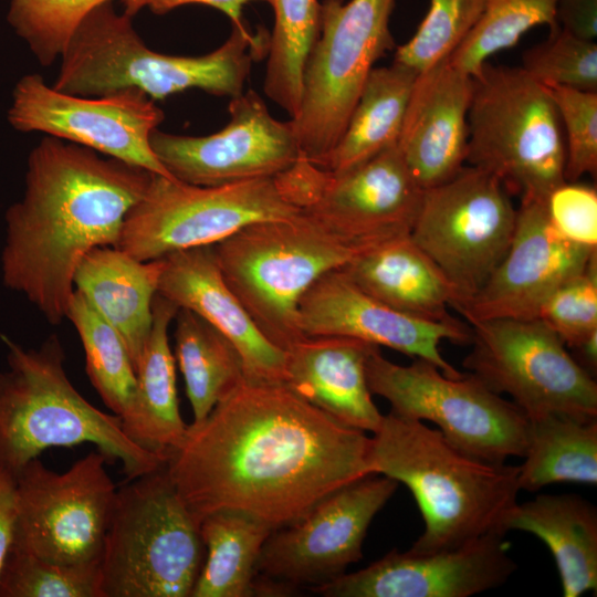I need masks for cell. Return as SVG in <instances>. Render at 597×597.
Listing matches in <instances>:
<instances>
[{
  "instance_id": "obj_27",
  "label": "cell",
  "mask_w": 597,
  "mask_h": 597,
  "mask_svg": "<svg viewBox=\"0 0 597 597\" xmlns=\"http://www.w3.org/2000/svg\"><path fill=\"white\" fill-rule=\"evenodd\" d=\"M178 306L157 293L150 335L136 366L132 402L121 417L126 436L139 447L168 457L185 438L176 386V359L168 329Z\"/></svg>"
},
{
  "instance_id": "obj_5",
  "label": "cell",
  "mask_w": 597,
  "mask_h": 597,
  "mask_svg": "<svg viewBox=\"0 0 597 597\" xmlns=\"http://www.w3.org/2000/svg\"><path fill=\"white\" fill-rule=\"evenodd\" d=\"M1 339L7 368L0 370V470L17 476L46 449L82 443H93L108 460L121 461L127 480L167 463L168 457L130 440L119 416L100 410L77 391L56 335L35 348L6 335Z\"/></svg>"
},
{
  "instance_id": "obj_4",
  "label": "cell",
  "mask_w": 597,
  "mask_h": 597,
  "mask_svg": "<svg viewBox=\"0 0 597 597\" xmlns=\"http://www.w3.org/2000/svg\"><path fill=\"white\" fill-rule=\"evenodd\" d=\"M263 40L235 27L214 51L199 56L163 54L138 35L132 17L117 13L112 1L93 8L77 24L60 57L53 87L80 96H103L136 90L153 101L190 88L217 96L243 93L252 60Z\"/></svg>"
},
{
  "instance_id": "obj_24",
  "label": "cell",
  "mask_w": 597,
  "mask_h": 597,
  "mask_svg": "<svg viewBox=\"0 0 597 597\" xmlns=\"http://www.w3.org/2000/svg\"><path fill=\"white\" fill-rule=\"evenodd\" d=\"M376 347L350 337L304 336L284 349V384L336 421L373 433L383 419L366 371Z\"/></svg>"
},
{
  "instance_id": "obj_41",
  "label": "cell",
  "mask_w": 597,
  "mask_h": 597,
  "mask_svg": "<svg viewBox=\"0 0 597 597\" xmlns=\"http://www.w3.org/2000/svg\"><path fill=\"white\" fill-rule=\"evenodd\" d=\"M548 88V87H547ZM565 132V180L597 172V92L549 87Z\"/></svg>"
},
{
  "instance_id": "obj_16",
  "label": "cell",
  "mask_w": 597,
  "mask_h": 597,
  "mask_svg": "<svg viewBox=\"0 0 597 597\" xmlns=\"http://www.w3.org/2000/svg\"><path fill=\"white\" fill-rule=\"evenodd\" d=\"M398 484L369 474L326 495L300 520L273 530L258 561L256 594L311 588L343 575L363 557L368 527Z\"/></svg>"
},
{
  "instance_id": "obj_11",
  "label": "cell",
  "mask_w": 597,
  "mask_h": 597,
  "mask_svg": "<svg viewBox=\"0 0 597 597\" xmlns=\"http://www.w3.org/2000/svg\"><path fill=\"white\" fill-rule=\"evenodd\" d=\"M300 211L275 177L203 187L154 174L127 213L115 248L139 261H151L213 245L252 222Z\"/></svg>"
},
{
  "instance_id": "obj_14",
  "label": "cell",
  "mask_w": 597,
  "mask_h": 597,
  "mask_svg": "<svg viewBox=\"0 0 597 597\" xmlns=\"http://www.w3.org/2000/svg\"><path fill=\"white\" fill-rule=\"evenodd\" d=\"M470 326L472 348L463 367L492 391L511 396L527 418H597L595 377L540 320L498 318Z\"/></svg>"
},
{
  "instance_id": "obj_25",
  "label": "cell",
  "mask_w": 597,
  "mask_h": 597,
  "mask_svg": "<svg viewBox=\"0 0 597 597\" xmlns=\"http://www.w3.org/2000/svg\"><path fill=\"white\" fill-rule=\"evenodd\" d=\"M341 269L360 290L401 313L454 320L448 312L457 302L452 284L409 233L367 248Z\"/></svg>"
},
{
  "instance_id": "obj_31",
  "label": "cell",
  "mask_w": 597,
  "mask_h": 597,
  "mask_svg": "<svg viewBox=\"0 0 597 597\" xmlns=\"http://www.w3.org/2000/svg\"><path fill=\"white\" fill-rule=\"evenodd\" d=\"M520 490L535 492L559 482L597 484V418L563 413L528 418Z\"/></svg>"
},
{
  "instance_id": "obj_33",
  "label": "cell",
  "mask_w": 597,
  "mask_h": 597,
  "mask_svg": "<svg viewBox=\"0 0 597 597\" xmlns=\"http://www.w3.org/2000/svg\"><path fill=\"white\" fill-rule=\"evenodd\" d=\"M274 27L269 39V57L263 88L290 118L300 111L303 75L321 25L317 0H270Z\"/></svg>"
},
{
  "instance_id": "obj_35",
  "label": "cell",
  "mask_w": 597,
  "mask_h": 597,
  "mask_svg": "<svg viewBox=\"0 0 597 597\" xmlns=\"http://www.w3.org/2000/svg\"><path fill=\"white\" fill-rule=\"evenodd\" d=\"M558 0H485L478 23L449 56L450 63L470 76L475 75L493 54L514 46L537 25L559 27Z\"/></svg>"
},
{
  "instance_id": "obj_23",
  "label": "cell",
  "mask_w": 597,
  "mask_h": 597,
  "mask_svg": "<svg viewBox=\"0 0 597 597\" xmlns=\"http://www.w3.org/2000/svg\"><path fill=\"white\" fill-rule=\"evenodd\" d=\"M163 259L158 294L200 315L227 336L241 356L245 379L284 384V350L262 334L226 284L212 245L174 252Z\"/></svg>"
},
{
  "instance_id": "obj_26",
  "label": "cell",
  "mask_w": 597,
  "mask_h": 597,
  "mask_svg": "<svg viewBox=\"0 0 597 597\" xmlns=\"http://www.w3.org/2000/svg\"><path fill=\"white\" fill-rule=\"evenodd\" d=\"M164 259L139 261L115 247H98L80 262L74 290L122 335L134 368L153 326V302Z\"/></svg>"
},
{
  "instance_id": "obj_30",
  "label": "cell",
  "mask_w": 597,
  "mask_h": 597,
  "mask_svg": "<svg viewBox=\"0 0 597 597\" xmlns=\"http://www.w3.org/2000/svg\"><path fill=\"white\" fill-rule=\"evenodd\" d=\"M199 527L206 555L190 597L254 596L258 561L273 528L234 510L211 512Z\"/></svg>"
},
{
  "instance_id": "obj_40",
  "label": "cell",
  "mask_w": 597,
  "mask_h": 597,
  "mask_svg": "<svg viewBox=\"0 0 597 597\" xmlns=\"http://www.w3.org/2000/svg\"><path fill=\"white\" fill-rule=\"evenodd\" d=\"M536 318L568 348L597 331V253L542 303Z\"/></svg>"
},
{
  "instance_id": "obj_36",
  "label": "cell",
  "mask_w": 597,
  "mask_h": 597,
  "mask_svg": "<svg viewBox=\"0 0 597 597\" xmlns=\"http://www.w3.org/2000/svg\"><path fill=\"white\" fill-rule=\"evenodd\" d=\"M113 0H11L7 20L34 57L50 66L60 57L80 21L96 6ZM134 17L154 0H119Z\"/></svg>"
},
{
  "instance_id": "obj_44",
  "label": "cell",
  "mask_w": 597,
  "mask_h": 597,
  "mask_svg": "<svg viewBox=\"0 0 597 597\" xmlns=\"http://www.w3.org/2000/svg\"><path fill=\"white\" fill-rule=\"evenodd\" d=\"M17 514V478L0 470V568L12 542Z\"/></svg>"
},
{
  "instance_id": "obj_42",
  "label": "cell",
  "mask_w": 597,
  "mask_h": 597,
  "mask_svg": "<svg viewBox=\"0 0 597 597\" xmlns=\"http://www.w3.org/2000/svg\"><path fill=\"white\" fill-rule=\"evenodd\" d=\"M546 209L554 228L566 239L597 247V191L595 187L564 182L552 191Z\"/></svg>"
},
{
  "instance_id": "obj_3",
  "label": "cell",
  "mask_w": 597,
  "mask_h": 597,
  "mask_svg": "<svg viewBox=\"0 0 597 597\" xmlns=\"http://www.w3.org/2000/svg\"><path fill=\"white\" fill-rule=\"evenodd\" d=\"M370 468L405 484L423 520L409 549H451L490 533H502L517 502L519 465L475 458L423 421L383 415L370 437Z\"/></svg>"
},
{
  "instance_id": "obj_32",
  "label": "cell",
  "mask_w": 597,
  "mask_h": 597,
  "mask_svg": "<svg viewBox=\"0 0 597 597\" xmlns=\"http://www.w3.org/2000/svg\"><path fill=\"white\" fill-rule=\"evenodd\" d=\"M174 322V356L185 379L192 422H200L245 379L243 363L231 341L195 312L180 307Z\"/></svg>"
},
{
  "instance_id": "obj_13",
  "label": "cell",
  "mask_w": 597,
  "mask_h": 597,
  "mask_svg": "<svg viewBox=\"0 0 597 597\" xmlns=\"http://www.w3.org/2000/svg\"><path fill=\"white\" fill-rule=\"evenodd\" d=\"M108 459L93 451L63 473L39 458L17 474V514L10 548L63 565H98L117 488Z\"/></svg>"
},
{
  "instance_id": "obj_10",
  "label": "cell",
  "mask_w": 597,
  "mask_h": 597,
  "mask_svg": "<svg viewBox=\"0 0 597 597\" xmlns=\"http://www.w3.org/2000/svg\"><path fill=\"white\" fill-rule=\"evenodd\" d=\"M395 0H323L318 38L303 75L300 111L290 118L301 155L315 161L345 129L375 63L395 46Z\"/></svg>"
},
{
  "instance_id": "obj_2",
  "label": "cell",
  "mask_w": 597,
  "mask_h": 597,
  "mask_svg": "<svg viewBox=\"0 0 597 597\" xmlns=\"http://www.w3.org/2000/svg\"><path fill=\"white\" fill-rule=\"evenodd\" d=\"M154 174L53 136L30 151L25 188L4 214L3 284L52 325L65 317L81 260L116 247Z\"/></svg>"
},
{
  "instance_id": "obj_39",
  "label": "cell",
  "mask_w": 597,
  "mask_h": 597,
  "mask_svg": "<svg viewBox=\"0 0 597 597\" xmlns=\"http://www.w3.org/2000/svg\"><path fill=\"white\" fill-rule=\"evenodd\" d=\"M521 69L548 88L597 92V44L558 27L523 53Z\"/></svg>"
},
{
  "instance_id": "obj_29",
  "label": "cell",
  "mask_w": 597,
  "mask_h": 597,
  "mask_svg": "<svg viewBox=\"0 0 597 597\" xmlns=\"http://www.w3.org/2000/svg\"><path fill=\"white\" fill-rule=\"evenodd\" d=\"M418 74L396 62L373 67L341 137L325 155L311 163L339 172L396 145Z\"/></svg>"
},
{
  "instance_id": "obj_19",
  "label": "cell",
  "mask_w": 597,
  "mask_h": 597,
  "mask_svg": "<svg viewBox=\"0 0 597 597\" xmlns=\"http://www.w3.org/2000/svg\"><path fill=\"white\" fill-rule=\"evenodd\" d=\"M597 247L575 243L552 224L546 202L522 198L510 247L482 287L455 311L469 325L536 318L542 303L582 272Z\"/></svg>"
},
{
  "instance_id": "obj_6",
  "label": "cell",
  "mask_w": 597,
  "mask_h": 597,
  "mask_svg": "<svg viewBox=\"0 0 597 597\" xmlns=\"http://www.w3.org/2000/svg\"><path fill=\"white\" fill-rule=\"evenodd\" d=\"M371 245L348 242L300 211L252 222L212 249L226 284L262 334L284 350L305 336L298 325L304 293Z\"/></svg>"
},
{
  "instance_id": "obj_22",
  "label": "cell",
  "mask_w": 597,
  "mask_h": 597,
  "mask_svg": "<svg viewBox=\"0 0 597 597\" xmlns=\"http://www.w3.org/2000/svg\"><path fill=\"white\" fill-rule=\"evenodd\" d=\"M472 86V76L449 59L416 78L397 146L423 190L464 166Z\"/></svg>"
},
{
  "instance_id": "obj_1",
  "label": "cell",
  "mask_w": 597,
  "mask_h": 597,
  "mask_svg": "<svg viewBox=\"0 0 597 597\" xmlns=\"http://www.w3.org/2000/svg\"><path fill=\"white\" fill-rule=\"evenodd\" d=\"M167 470L199 523L234 510L273 530L374 474L365 431L336 421L285 384L248 379L188 425Z\"/></svg>"
},
{
  "instance_id": "obj_46",
  "label": "cell",
  "mask_w": 597,
  "mask_h": 597,
  "mask_svg": "<svg viewBox=\"0 0 597 597\" xmlns=\"http://www.w3.org/2000/svg\"><path fill=\"white\" fill-rule=\"evenodd\" d=\"M569 349L573 350L570 354L574 359L595 377L597 370V331Z\"/></svg>"
},
{
  "instance_id": "obj_43",
  "label": "cell",
  "mask_w": 597,
  "mask_h": 597,
  "mask_svg": "<svg viewBox=\"0 0 597 597\" xmlns=\"http://www.w3.org/2000/svg\"><path fill=\"white\" fill-rule=\"evenodd\" d=\"M556 19L561 28L588 40L597 35V0H558Z\"/></svg>"
},
{
  "instance_id": "obj_45",
  "label": "cell",
  "mask_w": 597,
  "mask_h": 597,
  "mask_svg": "<svg viewBox=\"0 0 597 597\" xmlns=\"http://www.w3.org/2000/svg\"><path fill=\"white\" fill-rule=\"evenodd\" d=\"M252 1L270 0H154L149 9L156 14H165L169 11L187 4H203L212 7L224 13L232 22V25L243 27L242 8Z\"/></svg>"
},
{
  "instance_id": "obj_17",
  "label": "cell",
  "mask_w": 597,
  "mask_h": 597,
  "mask_svg": "<svg viewBox=\"0 0 597 597\" xmlns=\"http://www.w3.org/2000/svg\"><path fill=\"white\" fill-rule=\"evenodd\" d=\"M7 118L18 132L44 133L174 178L150 146L164 112L136 90L80 96L55 90L40 74H27L13 87Z\"/></svg>"
},
{
  "instance_id": "obj_37",
  "label": "cell",
  "mask_w": 597,
  "mask_h": 597,
  "mask_svg": "<svg viewBox=\"0 0 597 597\" xmlns=\"http://www.w3.org/2000/svg\"><path fill=\"white\" fill-rule=\"evenodd\" d=\"M0 597H102L98 565H63L9 548Z\"/></svg>"
},
{
  "instance_id": "obj_15",
  "label": "cell",
  "mask_w": 597,
  "mask_h": 597,
  "mask_svg": "<svg viewBox=\"0 0 597 597\" xmlns=\"http://www.w3.org/2000/svg\"><path fill=\"white\" fill-rule=\"evenodd\" d=\"M275 179L297 209L362 245L410 233L423 192L397 144L339 172L301 156Z\"/></svg>"
},
{
  "instance_id": "obj_18",
  "label": "cell",
  "mask_w": 597,
  "mask_h": 597,
  "mask_svg": "<svg viewBox=\"0 0 597 597\" xmlns=\"http://www.w3.org/2000/svg\"><path fill=\"white\" fill-rule=\"evenodd\" d=\"M228 109L229 123L211 135L153 132L150 146L174 178L203 187L272 178L302 156L290 121L272 117L256 92L232 97Z\"/></svg>"
},
{
  "instance_id": "obj_21",
  "label": "cell",
  "mask_w": 597,
  "mask_h": 597,
  "mask_svg": "<svg viewBox=\"0 0 597 597\" xmlns=\"http://www.w3.org/2000/svg\"><path fill=\"white\" fill-rule=\"evenodd\" d=\"M298 325L305 336H343L406 356L425 359L446 376L463 373L448 363L439 345H470L472 328L457 318L432 322L401 313L360 290L342 269L318 277L298 304Z\"/></svg>"
},
{
  "instance_id": "obj_8",
  "label": "cell",
  "mask_w": 597,
  "mask_h": 597,
  "mask_svg": "<svg viewBox=\"0 0 597 597\" xmlns=\"http://www.w3.org/2000/svg\"><path fill=\"white\" fill-rule=\"evenodd\" d=\"M465 163L510 193L546 202L565 180V142L549 90L521 67L485 63L472 76Z\"/></svg>"
},
{
  "instance_id": "obj_34",
  "label": "cell",
  "mask_w": 597,
  "mask_h": 597,
  "mask_svg": "<svg viewBox=\"0 0 597 597\" xmlns=\"http://www.w3.org/2000/svg\"><path fill=\"white\" fill-rule=\"evenodd\" d=\"M65 318L82 342L91 384L107 408L122 417L136 386V371L122 335L76 290Z\"/></svg>"
},
{
  "instance_id": "obj_20",
  "label": "cell",
  "mask_w": 597,
  "mask_h": 597,
  "mask_svg": "<svg viewBox=\"0 0 597 597\" xmlns=\"http://www.w3.org/2000/svg\"><path fill=\"white\" fill-rule=\"evenodd\" d=\"M505 534L451 549H392L365 568L310 590L325 597H470L503 585L517 568Z\"/></svg>"
},
{
  "instance_id": "obj_7",
  "label": "cell",
  "mask_w": 597,
  "mask_h": 597,
  "mask_svg": "<svg viewBox=\"0 0 597 597\" xmlns=\"http://www.w3.org/2000/svg\"><path fill=\"white\" fill-rule=\"evenodd\" d=\"M206 548L167 470L117 489L100 562L102 597H190Z\"/></svg>"
},
{
  "instance_id": "obj_28",
  "label": "cell",
  "mask_w": 597,
  "mask_h": 597,
  "mask_svg": "<svg viewBox=\"0 0 597 597\" xmlns=\"http://www.w3.org/2000/svg\"><path fill=\"white\" fill-rule=\"evenodd\" d=\"M504 532L523 531L551 551L564 597L597 590V509L578 494H541L507 513Z\"/></svg>"
},
{
  "instance_id": "obj_38",
  "label": "cell",
  "mask_w": 597,
  "mask_h": 597,
  "mask_svg": "<svg viewBox=\"0 0 597 597\" xmlns=\"http://www.w3.org/2000/svg\"><path fill=\"white\" fill-rule=\"evenodd\" d=\"M484 6L485 0H430L416 33L397 46L394 62L421 73L449 59L473 30Z\"/></svg>"
},
{
  "instance_id": "obj_12",
  "label": "cell",
  "mask_w": 597,
  "mask_h": 597,
  "mask_svg": "<svg viewBox=\"0 0 597 597\" xmlns=\"http://www.w3.org/2000/svg\"><path fill=\"white\" fill-rule=\"evenodd\" d=\"M515 221L510 192L481 168L463 166L449 180L423 190L409 234L452 284V308L471 298L501 262Z\"/></svg>"
},
{
  "instance_id": "obj_9",
  "label": "cell",
  "mask_w": 597,
  "mask_h": 597,
  "mask_svg": "<svg viewBox=\"0 0 597 597\" xmlns=\"http://www.w3.org/2000/svg\"><path fill=\"white\" fill-rule=\"evenodd\" d=\"M366 371L371 394L386 399L391 412L432 422L463 452L495 463L524 455L527 416L471 373L449 377L420 358L398 365L379 347L369 355Z\"/></svg>"
}]
</instances>
